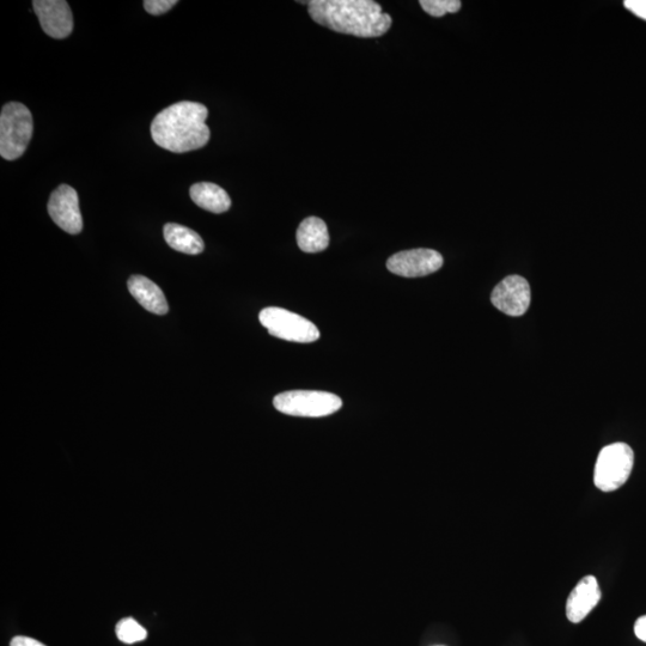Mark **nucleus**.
<instances>
[{
    "label": "nucleus",
    "mask_w": 646,
    "mask_h": 646,
    "mask_svg": "<svg viewBox=\"0 0 646 646\" xmlns=\"http://www.w3.org/2000/svg\"><path fill=\"white\" fill-rule=\"evenodd\" d=\"M308 11L320 26L357 38H379L393 23L373 0H314Z\"/></svg>",
    "instance_id": "f257e3e1"
},
{
    "label": "nucleus",
    "mask_w": 646,
    "mask_h": 646,
    "mask_svg": "<svg viewBox=\"0 0 646 646\" xmlns=\"http://www.w3.org/2000/svg\"><path fill=\"white\" fill-rule=\"evenodd\" d=\"M209 109L197 102L182 101L163 109L151 124V136L162 149L184 154L204 148L210 140L206 125Z\"/></svg>",
    "instance_id": "f03ea898"
},
{
    "label": "nucleus",
    "mask_w": 646,
    "mask_h": 646,
    "mask_svg": "<svg viewBox=\"0 0 646 646\" xmlns=\"http://www.w3.org/2000/svg\"><path fill=\"white\" fill-rule=\"evenodd\" d=\"M33 130L29 109L22 103H6L0 114V155L6 161L18 160L26 152Z\"/></svg>",
    "instance_id": "7ed1b4c3"
},
{
    "label": "nucleus",
    "mask_w": 646,
    "mask_h": 646,
    "mask_svg": "<svg viewBox=\"0 0 646 646\" xmlns=\"http://www.w3.org/2000/svg\"><path fill=\"white\" fill-rule=\"evenodd\" d=\"M276 410L288 416L321 418L331 416L343 407L338 395L316 390H292L273 399Z\"/></svg>",
    "instance_id": "20e7f679"
},
{
    "label": "nucleus",
    "mask_w": 646,
    "mask_h": 646,
    "mask_svg": "<svg viewBox=\"0 0 646 646\" xmlns=\"http://www.w3.org/2000/svg\"><path fill=\"white\" fill-rule=\"evenodd\" d=\"M635 463V454L625 443H614L603 448L597 457L594 483L603 492L620 489L629 480Z\"/></svg>",
    "instance_id": "39448f33"
},
{
    "label": "nucleus",
    "mask_w": 646,
    "mask_h": 646,
    "mask_svg": "<svg viewBox=\"0 0 646 646\" xmlns=\"http://www.w3.org/2000/svg\"><path fill=\"white\" fill-rule=\"evenodd\" d=\"M261 325L267 328L272 337L310 344L320 338V331L312 321L282 308H266L259 315Z\"/></svg>",
    "instance_id": "423d86ee"
},
{
    "label": "nucleus",
    "mask_w": 646,
    "mask_h": 646,
    "mask_svg": "<svg viewBox=\"0 0 646 646\" xmlns=\"http://www.w3.org/2000/svg\"><path fill=\"white\" fill-rule=\"evenodd\" d=\"M443 257L434 249L419 248L396 253L387 261V268L396 276L418 278L441 270Z\"/></svg>",
    "instance_id": "0eeeda50"
},
{
    "label": "nucleus",
    "mask_w": 646,
    "mask_h": 646,
    "mask_svg": "<svg viewBox=\"0 0 646 646\" xmlns=\"http://www.w3.org/2000/svg\"><path fill=\"white\" fill-rule=\"evenodd\" d=\"M47 209L52 221L67 234L78 235L83 230L78 194L71 186L60 185L52 193Z\"/></svg>",
    "instance_id": "6e6552de"
},
{
    "label": "nucleus",
    "mask_w": 646,
    "mask_h": 646,
    "mask_svg": "<svg viewBox=\"0 0 646 646\" xmlns=\"http://www.w3.org/2000/svg\"><path fill=\"white\" fill-rule=\"evenodd\" d=\"M532 301L529 283L520 276H509L492 291L491 302L498 310L509 316L527 313Z\"/></svg>",
    "instance_id": "1a4fd4ad"
},
{
    "label": "nucleus",
    "mask_w": 646,
    "mask_h": 646,
    "mask_svg": "<svg viewBox=\"0 0 646 646\" xmlns=\"http://www.w3.org/2000/svg\"><path fill=\"white\" fill-rule=\"evenodd\" d=\"M42 30L53 39H65L72 33L73 16L65 0H34Z\"/></svg>",
    "instance_id": "9d476101"
},
{
    "label": "nucleus",
    "mask_w": 646,
    "mask_h": 646,
    "mask_svg": "<svg viewBox=\"0 0 646 646\" xmlns=\"http://www.w3.org/2000/svg\"><path fill=\"white\" fill-rule=\"evenodd\" d=\"M601 600L599 583L594 576L584 577L571 591L566 602V617L571 623H581Z\"/></svg>",
    "instance_id": "9b49d317"
},
{
    "label": "nucleus",
    "mask_w": 646,
    "mask_h": 646,
    "mask_svg": "<svg viewBox=\"0 0 646 646\" xmlns=\"http://www.w3.org/2000/svg\"><path fill=\"white\" fill-rule=\"evenodd\" d=\"M130 294L136 298L140 306L156 315H166L169 310L166 296L160 286L143 276H133L129 279Z\"/></svg>",
    "instance_id": "f8f14e48"
},
{
    "label": "nucleus",
    "mask_w": 646,
    "mask_h": 646,
    "mask_svg": "<svg viewBox=\"0 0 646 646\" xmlns=\"http://www.w3.org/2000/svg\"><path fill=\"white\" fill-rule=\"evenodd\" d=\"M296 239L298 247L304 253L323 252L329 246L327 224L318 217L304 219L297 229Z\"/></svg>",
    "instance_id": "ddd939ff"
},
{
    "label": "nucleus",
    "mask_w": 646,
    "mask_h": 646,
    "mask_svg": "<svg viewBox=\"0 0 646 646\" xmlns=\"http://www.w3.org/2000/svg\"><path fill=\"white\" fill-rule=\"evenodd\" d=\"M190 195L194 204L212 213H224L230 209L229 194L211 182H200L191 187Z\"/></svg>",
    "instance_id": "4468645a"
},
{
    "label": "nucleus",
    "mask_w": 646,
    "mask_h": 646,
    "mask_svg": "<svg viewBox=\"0 0 646 646\" xmlns=\"http://www.w3.org/2000/svg\"><path fill=\"white\" fill-rule=\"evenodd\" d=\"M164 240L170 248L188 255L203 253L205 248L203 239L195 231L180 224H166Z\"/></svg>",
    "instance_id": "2eb2a0df"
},
{
    "label": "nucleus",
    "mask_w": 646,
    "mask_h": 646,
    "mask_svg": "<svg viewBox=\"0 0 646 646\" xmlns=\"http://www.w3.org/2000/svg\"><path fill=\"white\" fill-rule=\"evenodd\" d=\"M115 632H117L119 641L125 644L143 642L144 639L148 637V631L132 618H126L119 621Z\"/></svg>",
    "instance_id": "dca6fc26"
},
{
    "label": "nucleus",
    "mask_w": 646,
    "mask_h": 646,
    "mask_svg": "<svg viewBox=\"0 0 646 646\" xmlns=\"http://www.w3.org/2000/svg\"><path fill=\"white\" fill-rule=\"evenodd\" d=\"M423 10L432 17L456 14L461 9L460 0H420Z\"/></svg>",
    "instance_id": "f3484780"
},
{
    "label": "nucleus",
    "mask_w": 646,
    "mask_h": 646,
    "mask_svg": "<svg viewBox=\"0 0 646 646\" xmlns=\"http://www.w3.org/2000/svg\"><path fill=\"white\" fill-rule=\"evenodd\" d=\"M176 4V0H145L144 8L150 15L160 16L173 9Z\"/></svg>",
    "instance_id": "a211bd4d"
},
{
    "label": "nucleus",
    "mask_w": 646,
    "mask_h": 646,
    "mask_svg": "<svg viewBox=\"0 0 646 646\" xmlns=\"http://www.w3.org/2000/svg\"><path fill=\"white\" fill-rule=\"evenodd\" d=\"M625 8L646 21V0H626Z\"/></svg>",
    "instance_id": "6ab92c4d"
},
{
    "label": "nucleus",
    "mask_w": 646,
    "mask_h": 646,
    "mask_svg": "<svg viewBox=\"0 0 646 646\" xmlns=\"http://www.w3.org/2000/svg\"><path fill=\"white\" fill-rule=\"evenodd\" d=\"M10 646H46L34 638L18 636L12 639Z\"/></svg>",
    "instance_id": "aec40b11"
},
{
    "label": "nucleus",
    "mask_w": 646,
    "mask_h": 646,
    "mask_svg": "<svg viewBox=\"0 0 646 646\" xmlns=\"http://www.w3.org/2000/svg\"><path fill=\"white\" fill-rule=\"evenodd\" d=\"M635 633L638 639L646 643V615L636 621Z\"/></svg>",
    "instance_id": "412c9836"
}]
</instances>
